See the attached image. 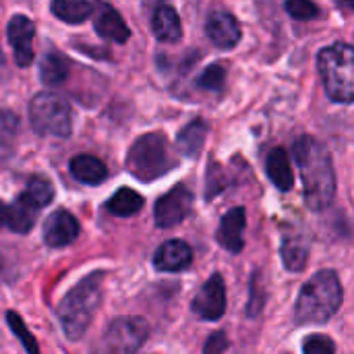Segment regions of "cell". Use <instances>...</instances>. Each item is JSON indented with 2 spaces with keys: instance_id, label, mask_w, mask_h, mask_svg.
Returning a JSON list of instances; mask_svg holds the SVG:
<instances>
[{
  "instance_id": "8992f818",
  "label": "cell",
  "mask_w": 354,
  "mask_h": 354,
  "mask_svg": "<svg viewBox=\"0 0 354 354\" xmlns=\"http://www.w3.org/2000/svg\"><path fill=\"white\" fill-rule=\"evenodd\" d=\"M29 120L39 135L68 137L73 129V116L68 102L52 91H39L29 102Z\"/></svg>"
},
{
  "instance_id": "cb8c5ba5",
  "label": "cell",
  "mask_w": 354,
  "mask_h": 354,
  "mask_svg": "<svg viewBox=\"0 0 354 354\" xmlns=\"http://www.w3.org/2000/svg\"><path fill=\"white\" fill-rule=\"evenodd\" d=\"M52 197H54V189H52V185H50L46 178H41V176H33V178L27 183L25 191L21 193V199L27 201V203H29L31 207H35L37 212L44 209V207L52 201Z\"/></svg>"
},
{
  "instance_id": "d6986e66",
  "label": "cell",
  "mask_w": 354,
  "mask_h": 354,
  "mask_svg": "<svg viewBox=\"0 0 354 354\" xmlns=\"http://www.w3.org/2000/svg\"><path fill=\"white\" fill-rule=\"evenodd\" d=\"M35 214H37V209L31 207L27 201H23L19 197V199H15L12 203L6 205V209H4V224L12 232L27 234L31 230V226L35 224Z\"/></svg>"
},
{
  "instance_id": "9a60e30c",
  "label": "cell",
  "mask_w": 354,
  "mask_h": 354,
  "mask_svg": "<svg viewBox=\"0 0 354 354\" xmlns=\"http://www.w3.org/2000/svg\"><path fill=\"white\" fill-rule=\"evenodd\" d=\"M93 27L104 39H110L116 44H124L131 37V31H129L127 23L122 21L120 12L110 4H97L95 6Z\"/></svg>"
},
{
  "instance_id": "7a4b0ae2",
  "label": "cell",
  "mask_w": 354,
  "mask_h": 354,
  "mask_svg": "<svg viewBox=\"0 0 354 354\" xmlns=\"http://www.w3.org/2000/svg\"><path fill=\"white\" fill-rule=\"evenodd\" d=\"M342 305V284L336 272L324 270L315 274L299 292L295 317L301 326L330 322Z\"/></svg>"
},
{
  "instance_id": "3957f363",
  "label": "cell",
  "mask_w": 354,
  "mask_h": 354,
  "mask_svg": "<svg viewBox=\"0 0 354 354\" xmlns=\"http://www.w3.org/2000/svg\"><path fill=\"white\" fill-rule=\"evenodd\" d=\"M102 278L104 274L83 278L58 305V322L68 340H79L87 332L93 313L102 303Z\"/></svg>"
},
{
  "instance_id": "83f0119b",
  "label": "cell",
  "mask_w": 354,
  "mask_h": 354,
  "mask_svg": "<svg viewBox=\"0 0 354 354\" xmlns=\"http://www.w3.org/2000/svg\"><path fill=\"white\" fill-rule=\"evenodd\" d=\"M284 8L288 10V15L292 19H299V21H311L319 15V6H315L313 2H307V0H288L284 4Z\"/></svg>"
},
{
  "instance_id": "f1b7e54d",
  "label": "cell",
  "mask_w": 354,
  "mask_h": 354,
  "mask_svg": "<svg viewBox=\"0 0 354 354\" xmlns=\"http://www.w3.org/2000/svg\"><path fill=\"white\" fill-rule=\"evenodd\" d=\"M303 353L305 354H336V348H334V342H332L328 336L315 334V336H309V338L303 342Z\"/></svg>"
},
{
  "instance_id": "e0dca14e",
  "label": "cell",
  "mask_w": 354,
  "mask_h": 354,
  "mask_svg": "<svg viewBox=\"0 0 354 354\" xmlns=\"http://www.w3.org/2000/svg\"><path fill=\"white\" fill-rule=\"evenodd\" d=\"M266 170L270 180L276 185V189L280 191H290L295 187V172L290 166V158L286 153V149L282 147H274L268 153V162H266Z\"/></svg>"
},
{
  "instance_id": "7c38bea8",
  "label": "cell",
  "mask_w": 354,
  "mask_h": 354,
  "mask_svg": "<svg viewBox=\"0 0 354 354\" xmlns=\"http://www.w3.org/2000/svg\"><path fill=\"white\" fill-rule=\"evenodd\" d=\"M205 33L222 50H230L241 41V25L234 15L226 10H216L207 17L205 23Z\"/></svg>"
},
{
  "instance_id": "5bb4252c",
  "label": "cell",
  "mask_w": 354,
  "mask_h": 354,
  "mask_svg": "<svg viewBox=\"0 0 354 354\" xmlns=\"http://www.w3.org/2000/svg\"><path fill=\"white\" fill-rule=\"evenodd\" d=\"M245 226H247L245 207H234V209L226 212V216L220 222L218 234H216L218 243L230 253H241L245 247V239H243Z\"/></svg>"
},
{
  "instance_id": "d4e9b609",
  "label": "cell",
  "mask_w": 354,
  "mask_h": 354,
  "mask_svg": "<svg viewBox=\"0 0 354 354\" xmlns=\"http://www.w3.org/2000/svg\"><path fill=\"white\" fill-rule=\"evenodd\" d=\"M39 77L44 83L48 85H60L66 77H68V62L56 54V52H50L41 58V64H39Z\"/></svg>"
},
{
  "instance_id": "5b68a950",
  "label": "cell",
  "mask_w": 354,
  "mask_h": 354,
  "mask_svg": "<svg viewBox=\"0 0 354 354\" xmlns=\"http://www.w3.org/2000/svg\"><path fill=\"white\" fill-rule=\"evenodd\" d=\"M129 172L139 180H156L174 168V158L170 156V147L164 135L147 133L141 135L129 149L127 156Z\"/></svg>"
},
{
  "instance_id": "4dcf8cb0",
  "label": "cell",
  "mask_w": 354,
  "mask_h": 354,
  "mask_svg": "<svg viewBox=\"0 0 354 354\" xmlns=\"http://www.w3.org/2000/svg\"><path fill=\"white\" fill-rule=\"evenodd\" d=\"M346 6H351V8H354V2H348V4H346Z\"/></svg>"
},
{
  "instance_id": "277c9868",
  "label": "cell",
  "mask_w": 354,
  "mask_h": 354,
  "mask_svg": "<svg viewBox=\"0 0 354 354\" xmlns=\"http://www.w3.org/2000/svg\"><path fill=\"white\" fill-rule=\"evenodd\" d=\"M317 68L328 95L336 102H354V48L334 44L319 52Z\"/></svg>"
},
{
  "instance_id": "6da1fadb",
  "label": "cell",
  "mask_w": 354,
  "mask_h": 354,
  "mask_svg": "<svg viewBox=\"0 0 354 354\" xmlns=\"http://www.w3.org/2000/svg\"><path fill=\"white\" fill-rule=\"evenodd\" d=\"M295 160L301 170L309 209H328L336 197V172L328 147L319 139L303 135L295 141Z\"/></svg>"
},
{
  "instance_id": "44dd1931",
  "label": "cell",
  "mask_w": 354,
  "mask_h": 354,
  "mask_svg": "<svg viewBox=\"0 0 354 354\" xmlns=\"http://www.w3.org/2000/svg\"><path fill=\"white\" fill-rule=\"evenodd\" d=\"M97 4L85 2V0H54L52 2V12L60 21L66 23H83L95 12Z\"/></svg>"
},
{
  "instance_id": "7402d4cb",
  "label": "cell",
  "mask_w": 354,
  "mask_h": 354,
  "mask_svg": "<svg viewBox=\"0 0 354 354\" xmlns=\"http://www.w3.org/2000/svg\"><path fill=\"white\" fill-rule=\"evenodd\" d=\"M205 137H207V124L203 120H193L178 135V149H180V153L187 156V158L199 156V151L203 149Z\"/></svg>"
},
{
  "instance_id": "52a82bcc",
  "label": "cell",
  "mask_w": 354,
  "mask_h": 354,
  "mask_svg": "<svg viewBox=\"0 0 354 354\" xmlns=\"http://www.w3.org/2000/svg\"><path fill=\"white\" fill-rule=\"evenodd\" d=\"M147 324L143 319L124 317L114 322L104 340L100 342V354H135L147 338Z\"/></svg>"
},
{
  "instance_id": "ba28073f",
  "label": "cell",
  "mask_w": 354,
  "mask_h": 354,
  "mask_svg": "<svg viewBox=\"0 0 354 354\" xmlns=\"http://www.w3.org/2000/svg\"><path fill=\"white\" fill-rule=\"evenodd\" d=\"M193 193L185 185H176L166 195H162L153 207V218L160 228H172L180 224L193 209Z\"/></svg>"
},
{
  "instance_id": "30bf717a",
  "label": "cell",
  "mask_w": 354,
  "mask_h": 354,
  "mask_svg": "<svg viewBox=\"0 0 354 354\" xmlns=\"http://www.w3.org/2000/svg\"><path fill=\"white\" fill-rule=\"evenodd\" d=\"M6 37L15 54V62L21 68H27L33 62V37H35V25L25 15H15L8 21Z\"/></svg>"
},
{
  "instance_id": "4316f807",
  "label": "cell",
  "mask_w": 354,
  "mask_h": 354,
  "mask_svg": "<svg viewBox=\"0 0 354 354\" xmlns=\"http://www.w3.org/2000/svg\"><path fill=\"white\" fill-rule=\"evenodd\" d=\"M226 83V68L222 64H209L201 77H199V87L207 89V91H220Z\"/></svg>"
},
{
  "instance_id": "ac0fdd59",
  "label": "cell",
  "mask_w": 354,
  "mask_h": 354,
  "mask_svg": "<svg viewBox=\"0 0 354 354\" xmlns=\"http://www.w3.org/2000/svg\"><path fill=\"white\" fill-rule=\"evenodd\" d=\"M73 178H77L79 183L85 185H100L108 178V168L104 166L102 160L93 158V156H75L68 164Z\"/></svg>"
},
{
  "instance_id": "8fae6325",
  "label": "cell",
  "mask_w": 354,
  "mask_h": 354,
  "mask_svg": "<svg viewBox=\"0 0 354 354\" xmlns=\"http://www.w3.org/2000/svg\"><path fill=\"white\" fill-rule=\"evenodd\" d=\"M79 222L71 212L58 209L44 222V243L52 249L66 247L79 236Z\"/></svg>"
},
{
  "instance_id": "603a6c76",
  "label": "cell",
  "mask_w": 354,
  "mask_h": 354,
  "mask_svg": "<svg viewBox=\"0 0 354 354\" xmlns=\"http://www.w3.org/2000/svg\"><path fill=\"white\" fill-rule=\"evenodd\" d=\"M309 259V245L301 236L288 234L282 241V261L288 272H301Z\"/></svg>"
},
{
  "instance_id": "2e32d148",
  "label": "cell",
  "mask_w": 354,
  "mask_h": 354,
  "mask_svg": "<svg viewBox=\"0 0 354 354\" xmlns=\"http://www.w3.org/2000/svg\"><path fill=\"white\" fill-rule=\"evenodd\" d=\"M151 29L160 41L174 44L183 37V25L178 12L170 4H160L151 15Z\"/></svg>"
},
{
  "instance_id": "ffe728a7",
  "label": "cell",
  "mask_w": 354,
  "mask_h": 354,
  "mask_svg": "<svg viewBox=\"0 0 354 354\" xmlns=\"http://www.w3.org/2000/svg\"><path fill=\"white\" fill-rule=\"evenodd\" d=\"M106 209L112 214V216H118V218H129V216H135L143 209V197L133 191V189H118L112 199H108L106 203Z\"/></svg>"
},
{
  "instance_id": "484cf974",
  "label": "cell",
  "mask_w": 354,
  "mask_h": 354,
  "mask_svg": "<svg viewBox=\"0 0 354 354\" xmlns=\"http://www.w3.org/2000/svg\"><path fill=\"white\" fill-rule=\"evenodd\" d=\"M6 322H8L12 334L21 340V344H23V348L27 351V354H39V348H37L35 338H33L31 334H27V328H25L23 319H21L15 311H8V313H6Z\"/></svg>"
},
{
  "instance_id": "4fadbf2b",
  "label": "cell",
  "mask_w": 354,
  "mask_h": 354,
  "mask_svg": "<svg viewBox=\"0 0 354 354\" xmlns=\"http://www.w3.org/2000/svg\"><path fill=\"white\" fill-rule=\"evenodd\" d=\"M193 261V251L185 241L172 239L160 245V249L153 255V266L158 272H183L191 266Z\"/></svg>"
},
{
  "instance_id": "f546056e",
  "label": "cell",
  "mask_w": 354,
  "mask_h": 354,
  "mask_svg": "<svg viewBox=\"0 0 354 354\" xmlns=\"http://www.w3.org/2000/svg\"><path fill=\"white\" fill-rule=\"evenodd\" d=\"M228 336L224 332H216L214 336H209V340L205 342L203 354H226L228 353Z\"/></svg>"
},
{
  "instance_id": "9c48e42d",
  "label": "cell",
  "mask_w": 354,
  "mask_h": 354,
  "mask_svg": "<svg viewBox=\"0 0 354 354\" xmlns=\"http://www.w3.org/2000/svg\"><path fill=\"white\" fill-rule=\"evenodd\" d=\"M193 311L205 322H218L226 311V286L220 274H214L193 299Z\"/></svg>"
}]
</instances>
